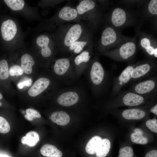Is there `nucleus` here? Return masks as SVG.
Returning <instances> with one entry per match:
<instances>
[{
	"instance_id": "obj_33",
	"label": "nucleus",
	"mask_w": 157,
	"mask_h": 157,
	"mask_svg": "<svg viewBox=\"0 0 157 157\" xmlns=\"http://www.w3.org/2000/svg\"><path fill=\"white\" fill-rule=\"evenodd\" d=\"M147 126L152 131L157 133V120L155 119L148 120L146 123Z\"/></svg>"
},
{
	"instance_id": "obj_41",
	"label": "nucleus",
	"mask_w": 157,
	"mask_h": 157,
	"mask_svg": "<svg viewBox=\"0 0 157 157\" xmlns=\"http://www.w3.org/2000/svg\"><path fill=\"white\" fill-rule=\"evenodd\" d=\"M154 56L157 58V48L155 49V51L154 53Z\"/></svg>"
},
{
	"instance_id": "obj_7",
	"label": "nucleus",
	"mask_w": 157,
	"mask_h": 157,
	"mask_svg": "<svg viewBox=\"0 0 157 157\" xmlns=\"http://www.w3.org/2000/svg\"><path fill=\"white\" fill-rule=\"evenodd\" d=\"M135 66L134 65L128 66L118 76L114 78L110 94L112 97L118 93L124 85L131 81V72Z\"/></svg>"
},
{
	"instance_id": "obj_3",
	"label": "nucleus",
	"mask_w": 157,
	"mask_h": 157,
	"mask_svg": "<svg viewBox=\"0 0 157 157\" xmlns=\"http://www.w3.org/2000/svg\"><path fill=\"white\" fill-rule=\"evenodd\" d=\"M129 90L141 96L154 98L157 94V75L138 81L131 85Z\"/></svg>"
},
{
	"instance_id": "obj_34",
	"label": "nucleus",
	"mask_w": 157,
	"mask_h": 157,
	"mask_svg": "<svg viewBox=\"0 0 157 157\" xmlns=\"http://www.w3.org/2000/svg\"><path fill=\"white\" fill-rule=\"evenodd\" d=\"M148 10L151 14L156 15L157 14V0H151L148 5Z\"/></svg>"
},
{
	"instance_id": "obj_38",
	"label": "nucleus",
	"mask_w": 157,
	"mask_h": 157,
	"mask_svg": "<svg viewBox=\"0 0 157 157\" xmlns=\"http://www.w3.org/2000/svg\"><path fill=\"white\" fill-rule=\"evenodd\" d=\"M146 50L147 52L150 55H154L155 49L153 47L150 46Z\"/></svg>"
},
{
	"instance_id": "obj_16",
	"label": "nucleus",
	"mask_w": 157,
	"mask_h": 157,
	"mask_svg": "<svg viewBox=\"0 0 157 157\" xmlns=\"http://www.w3.org/2000/svg\"><path fill=\"white\" fill-rule=\"evenodd\" d=\"M49 42V37L45 35H40L37 39V44L41 48V54L43 57H49L51 54V51L48 46Z\"/></svg>"
},
{
	"instance_id": "obj_25",
	"label": "nucleus",
	"mask_w": 157,
	"mask_h": 157,
	"mask_svg": "<svg viewBox=\"0 0 157 157\" xmlns=\"http://www.w3.org/2000/svg\"><path fill=\"white\" fill-rule=\"evenodd\" d=\"M88 43L86 40H78L73 43L68 47V49L74 54H78L83 51Z\"/></svg>"
},
{
	"instance_id": "obj_28",
	"label": "nucleus",
	"mask_w": 157,
	"mask_h": 157,
	"mask_svg": "<svg viewBox=\"0 0 157 157\" xmlns=\"http://www.w3.org/2000/svg\"><path fill=\"white\" fill-rule=\"evenodd\" d=\"M9 71L8 63L5 60L0 61V79L5 80L9 76Z\"/></svg>"
},
{
	"instance_id": "obj_37",
	"label": "nucleus",
	"mask_w": 157,
	"mask_h": 157,
	"mask_svg": "<svg viewBox=\"0 0 157 157\" xmlns=\"http://www.w3.org/2000/svg\"><path fill=\"white\" fill-rule=\"evenodd\" d=\"M145 157H157V150H153L148 152Z\"/></svg>"
},
{
	"instance_id": "obj_35",
	"label": "nucleus",
	"mask_w": 157,
	"mask_h": 157,
	"mask_svg": "<svg viewBox=\"0 0 157 157\" xmlns=\"http://www.w3.org/2000/svg\"><path fill=\"white\" fill-rule=\"evenodd\" d=\"M32 82L31 78H27L25 81L18 83L17 84V86L19 89L23 88L25 86L29 87L31 85Z\"/></svg>"
},
{
	"instance_id": "obj_15",
	"label": "nucleus",
	"mask_w": 157,
	"mask_h": 157,
	"mask_svg": "<svg viewBox=\"0 0 157 157\" xmlns=\"http://www.w3.org/2000/svg\"><path fill=\"white\" fill-rule=\"evenodd\" d=\"M50 117L51 119L53 122L61 126L67 125L70 120L69 115L63 110L53 112L51 114Z\"/></svg>"
},
{
	"instance_id": "obj_14",
	"label": "nucleus",
	"mask_w": 157,
	"mask_h": 157,
	"mask_svg": "<svg viewBox=\"0 0 157 157\" xmlns=\"http://www.w3.org/2000/svg\"><path fill=\"white\" fill-rule=\"evenodd\" d=\"M76 9L69 6L62 8L59 11L58 16L62 20L70 21L75 19L78 16Z\"/></svg>"
},
{
	"instance_id": "obj_4",
	"label": "nucleus",
	"mask_w": 157,
	"mask_h": 157,
	"mask_svg": "<svg viewBox=\"0 0 157 157\" xmlns=\"http://www.w3.org/2000/svg\"><path fill=\"white\" fill-rule=\"evenodd\" d=\"M84 95L82 90L76 88L63 89L57 97V101L62 106H71L76 104Z\"/></svg>"
},
{
	"instance_id": "obj_36",
	"label": "nucleus",
	"mask_w": 157,
	"mask_h": 157,
	"mask_svg": "<svg viewBox=\"0 0 157 157\" xmlns=\"http://www.w3.org/2000/svg\"><path fill=\"white\" fill-rule=\"evenodd\" d=\"M141 46L146 49L151 46V42L150 40L147 38H143L140 42Z\"/></svg>"
},
{
	"instance_id": "obj_42",
	"label": "nucleus",
	"mask_w": 157,
	"mask_h": 157,
	"mask_svg": "<svg viewBox=\"0 0 157 157\" xmlns=\"http://www.w3.org/2000/svg\"><path fill=\"white\" fill-rule=\"evenodd\" d=\"M3 98V96L0 93V99H1ZM2 105V103L0 102V107Z\"/></svg>"
},
{
	"instance_id": "obj_20",
	"label": "nucleus",
	"mask_w": 157,
	"mask_h": 157,
	"mask_svg": "<svg viewBox=\"0 0 157 157\" xmlns=\"http://www.w3.org/2000/svg\"><path fill=\"white\" fill-rule=\"evenodd\" d=\"M111 147L110 141L108 139L101 140L96 152L97 157H105L108 154Z\"/></svg>"
},
{
	"instance_id": "obj_5",
	"label": "nucleus",
	"mask_w": 157,
	"mask_h": 157,
	"mask_svg": "<svg viewBox=\"0 0 157 157\" xmlns=\"http://www.w3.org/2000/svg\"><path fill=\"white\" fill-rule=\"evenodd\" d=\"M112 97H114V101L129 106H139L144 103L147 99L151 98L140 95L129 90L120 91Z\"/></svg>"
},
{
	"instance_id": "obj_10",
	"label": "nucleus",
	"mask_w": 157,
	"mask_h": 157,
	"mask_svg": "<svg viewBox=\"0 0 157 157\" xmlns=\"http://www.w3.org/2000/svg\"><path fill=\"white\" fill-rule=\"evenodd\" d=\"M17 31L16 25L12 20L8 19L3 22L1 24V35L3 39L6 41H9L13 39L16 34Z\"/></svg>"
},
{
	"instance_id": "obj_1",
	"label": "nucleus",
	"mask_w": 157,
	"mask_h": 157,
	"mask_svg": "<svg viewBox=\"0 0 157 157\" xmlns=\"http://www.w3.org/2000/svg\"><path fill=\"white\" fill-rule=\"evenodd\" d=\"M85 71L93 95H102L105 93L110 86V77L101 63L97 60L92 61L89 63Z\"/></svg>"
},
{
	"instance_id": "obj_11",
	"label": "nucleus",
	"mask_w": 157,
	"mask_h": 157,
	"mask_svg": "<svg viewBox=\"0 0 157 157\" xmlns=\"http://www.w3.org/2000/svg\"><path fill=\"white\" fill-rule=\"evenodd\" d=\"M50 83V81L48 78H40L37 80L30 88L28 94L31 97L36 96L45 90Z\"/></svg>"
},
{
	"instance_id": "obj_12",
	"label": "nucleus",
	"mask_w": 157,
	"mask_h": 157,
	"mask_svg": "<svg viewBox=\"0 0 157 157\" xmlns=\"http://www.w3.org/2000/svg\"><path fill=\"white\" fill-rule=\"evenodd\" d=\"M136 47L133 42H129L122 45L119 49L118 55L122 60H126L135 53Z\"/></svg>"
},
{
	"instance_id": "obj_22",
	"label": "nucleus",
	"mask_w": 157,
	"mask_h": 157,
	"mask_svg": "<svg viewBox=\"0 0 157 157\" xmlns=\"http://www.w3.org/2000/svg\"><path fill=\"white\" fill-rule=\"evenodd\" d=\"M95 6V3L93 0L81 1L76 7L78 15H82L93 9Z\"/></svg>"
},
{
	"instance_id": "obj_8",
	"label": "nucleus",
	"mask_w": 157,
	"mask_h": 157,
	"mask_svg": "<svg viewBox=\"0 0 157 157\" xmlns=\"http://www.w3.org/2000/svg\"><path fill=\"white\" fill-rule=\"evenodd\" d=\"M90 53L87 50L82 51L72 58L75 70L78 77L86 71L90 63Z\"/></svg>"
},
{
	"instance_id": "obj_32",
	"label": "nucleus",
	"mask_w": 157,
	"mask_h": 157,
	"mask_svg": "<svg viewBox=\"0 0 157 157\" xmlns=\"http://www.w3.org/2000/svg\"><path fill=\"white\" fill-rule=\"evenodd\" d=\"M24 71L22 67L18 65H14L10 67L9 71L10 75L11 76L22 75L23 74Z\"/></svg>"
},
{
	"instance_id": "obj_13",
	"label": "nucleus",
	"mask_w": 157,
	"mask_h": 157,
	"mask_svg": "<svg viewBox=\"0 0 157 157\" xmlns=\"http://www.w3.org/2000/svg\"><path fill=\"white\" fill-rule=\"evenodd\" d=\"M146 112L138 108L126 109L124 110L122 115L125 119L128 120H138L144 117L146 115Z\"/></svg>"
},
{
	"instance_id": "obj_21",
	"label": "nucleus",
	"mask_w": 157,
	"mask_h": 157,
	"mask_svg": "<svg viewBox=\"0 0 157 157\" xmlns=\"http://www.w3.org/2000/svg\"><path fill=\"white\" fill-rule=\"evenodd\" d=\"M34 64L35 62L32 57L30 54H25L22 56L21 67L25 74H29L32 73V67Z\"/></svg>"
},
{
	"instance_id": "obj_27",
	"label": "nucleus",
	"mask_w": 157,
	"mask_h": 157,
	"mask_svg": "<svg viewBox=\"0 0 157 157\" xmlns=\"http://www.w3.org/2000/svg\"><path fill=\"white\" fill-rule=\"evenodd\" d=\"M131 137L132 142L137 144H144L148 141V138L143 135V133L134 132L131 134Z\"/></svg>"
},
{
	"instance_id": "obj_40",
	"label": "nucleus",
	"mask_w": 157,
	"mask_h": 157,
	"mask_svg": "<svg viewBox=\"0 0 157 157\" xmlns=\"http://www.w3.org/2000/svg\"><path fill=\"white\" fill-rule=\"evenodd\" d=\"M0 157H12L11 156L6 154H0Z\"/></svg>"
},
{
	"instance_id": "obj_17",
	"label": "nucleus",
	"mask_w": 157,
	"mask_h": 157,
	"mask_svg": "<svg viewBox=\"0 0 157 157\" xmlns=\"http://www.w3.org/2000/svg\"><path fill=\"white\" fill-rule=\"evenodd\" d=\"M40 152L46 157H62L63 153L55 146L49 144L43 145L40 149Z\"/></svg>"
},
{
	"instance_id": "obj_6",
	"label": "nucleus",
	"mask_w": 157,
	"mask_h": 157,
	"mask_svg": "<svg viewBox=\"0 0 157 157\" xmlns=\"http://www.w3.org/2000/svg\"><path fill=\"white\" fill-rule=\"evenodd\" d=\"M157 69L154 65L144 63L136 65L131 73V80L135 81L142 80L156 75Z\"/></svg>"
},
{
	"instance_id": "obj_31",
	"label": "nucleus",
	"mask_w": 157,
	"mask_h": 157,
	"mask_svg": "<svg viewBox=\"0 0 157 157\" xmlns=\"http://www.w3.org/2000/svg\"><path fill=\"white\" fill-rule=\"evenodd\" d=\"M10 125L7 121L0 116V133H6L10 131Z\"/></svg>"
},
{
	"instance_id": "obj_19",
	"label": "nucleus",
	"mask_w": 157,
	"mask_h": 157,
	"mask_svg": "<svg viewBox=\"0 0 157 157\" xmlns=\"http://www.w3.org/2000/svg\"><path fill=\"white\" fill-rule=\"evenodd\" d=\"M126 20V14L125 11L120 8L115 9L113 11L111 20L113 24L119 27L123 24Z\"/></svg>"
},
{
	"instance_id": "obj_2",
	"label": "nucleus",
	"mask_w": 157,
	"mask_h": 157,
	"mask_svg": "<svg viewBox=\"0 0 157 157\" xmlns=\"http://www.w3.org/2000/svg\"><path fill=\"white\" fill-rule=\"evenodd\" d=\"M53 69L62 82L69 83L78 77L75 70L72 58H62L55 62Z\"/></svg>"
},
{
	"instance_id": "obj_24",
	"label": "nucleus",
	"mask_w": 157,
	"mask_h": 157,
	"mask_svg": "<svg viewBox=\"0 0 157 157\" xmlns=\"http://www.w3.org/2000/svg\"><path fill=\"white\" fill-rule=\"evenodd\" d=\"M101 140V138L98 136L92 137L86 146L85 150L86 152L90 155L96 154L97 148Z\"/></svg>"
},
{
	"instance_id": "obj_23",
	"label": "nucleus",
	"mask_w": 157,
	"mask_h": 157,
	"mask_svg": "<svg viewBox=\"0 0 157 157\" xmlns=\"http://www.w3.org/2000/svg\"><path fill=\"white\" fill-rule=\"evenodd\" d=\"M40 140L38 133L34 131H31L27 133L21 139V142L23 144H26L30 147L35 146Z\"/></svg>"
},
{
	"instance_id": "obj_30",
	"label": "nucleus",
	"mask_w": 157,
	"mask_h": 157,
	"mask_svg": "<svg viewBox=\"0 0 157 157\" xmlns=\"http://www.w3.org/2000/svg\"><path fill=\"white\" fill-rule=\"evenodd\" d=\"M133 149L129 147H125L120 149L118 157H133Z\"/></svg>"
},
{
	"instance_id": "obj_9",
	"label": "nucleus",
	"mask_w": 157,
	"mask_h": 157,
	"mask_svg": "<svg viewBox=\"0 0 157 157\" xmlns=\"http://www.w3.org/2000/svg\"><path fill=\"white\" fill-rule=\"evenodd\" d=\"M83 33V29L79 24L71 26L66 32L63 40L64 46L69 47L73 43L78 40Z\"/></svg>"
},
{
	"instance_id": "obj_29",
	"label": "nucleus",
	"mask_w": 157,
	"mask_h": 157,
	"mask_svg": "<svg viewBox=\"0 0 157 157\" xmlns=\"http://www.w3.org/2000/svg\"><path fill=\"white\" fill-rule=\"evenodd\" d=\"M26 114L25 115V118L27 120L31 121L36 118H40L41 115L40 113L36 110L29 108L26 110Z\"/></svg>"
},
{
	"instance_id": "obj_26",
	"label": "nucleus",
	"mask_w": 157,
	"mask_h": 157,
	"mask_svg": "<svg viewBox=\"0 0 157 157\" xmlns=\"http://www.w3.org/2000/svg\"><path fill=\"white\" fill-rule=\"evenodd\" d=\"M7 6L12 10H18L22 9L24 5L23 0H4Z\"/></svg>"
},
{
	"instance_id": "obj_39",
	"label": "nucleus",
	"mask_w": 157,
	"mask_h": 157,
	"mask_svg": "<svg viewBox=\"0 0 157 157\" xmlns=\"http://www.w3.org/2000/svg\"><path fill=\"white\" fill-rule=\"evenodd\" d=\"M150 112L154 114L157 115V105L156 104L155 106L152 107L150 109Z\"/></svg>"
},
{
	"instance_id": "obj_18",
	"label": "nucleus",
	"mask_w": 157,
	"mask_h": 157,
	"mask_svg": "<svg viewBox=\"0 0 157 157\" xmlns=\"http://www.w3.org/2000/svg\"><path fill=\"white\" fill-rule=\"evenodd\" d=\"M116 38V33L114 30L111 27H107L102 33L101 44L106 46L110 44L115 41Z\"/></svg>"
}]
</instances>
